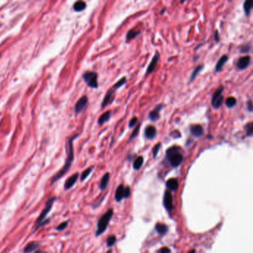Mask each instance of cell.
Instances as JSON below:
<instances>
[{"mask_svg":"<svg viewBox=\"0 0 253 253\" xmlns=\"http://www.w3.org/2000/svg\"><path fill=\"white\" fill-rule=\"evenodd\" d=\"M225 104L228 108H233L237 104V100L234 97H229L226 100Z\"/></svg>","mask_w":253,"mask_h":253,"instance_id":"28","label":"cell"},{"mask_svg":"<svg viewBox=\"0 0 253 253\" xmlns=\"http://www.w3.org/2000/svg\"><path fill=\"white\" fill-rule=\"evenodd\" d=\"M203 66H202V65H200V66H197L196 68H195L194 71H193L192 74H191V77H190V80H189V82H192V81L194 80V79H195V77H196L197 76H198V74H199L200 72L202 70H203Z\"/></svg>","mask_w":253,"mask_h":253,"instance_id":"27","label":"cell"},{"mask_svg":"<svg viewBox=\"0 0 253 253\" xmlns=\"http://www.w3.org/2000/svg\"><path fill=\"white\" fill-rule=\"evenodd\" d=\"M251 63V57L249 56H244V57H242L241 58L238 59V60L237 61L236 63V66L237 68L239 70H245L246 68H247L249 67V65Z\"/></svg>","mask_w":253,"mask_h":253,"instance_id":"9","label":"cell"},{"mask_svg":"<svg viewBox=\"0 0 253 253\" xmlns=\"http://www.w3.org/2000/svg\"><path fill=\"white\" fill-rule=\"evenodd\" d=\"M56 199H57L56 197H52V198H50V199H48V200H47L46 206H45V208L42 209V211L40 215H39V218H37V221H36V227H35V229H34V231L37 230L39 227H44L45 225H46V223H43V222H44L45 220H46L47 215H48V213L50 212V211L51 210L52 207H53V204L54 202L56 201Z\"/></svg>","mask_w":253,"mask_h":253,"instance_id":"4","label":"cell"},{"mask_svg":"<svg viewBox=\"0 0 253 253\" xmlns=\"http://www.w3.org/2000/svg\"><path fill=\"white\" fill-rule=\"evenodd\" d=\"M124 191H125V187L123 184H120L118 187H117L116 192H115V200L117 202H120L121 200L124 198Z\"/></svg>","mask_w":253,"mask_h":253,"instance_id":"19","label":"cell"},{"mask_svg":"<svg viewBox=\"0 0 253 253\" xmlns=\"http://www.w3.org/2000/svg\"><path fill=\"white\" fill-rule=\"evenodd\" d=\"M189 129H190L191 134L192 135V136H194L195 137H202L204 135V129L201 125H191Z\"/></svg>","mask_w":253,"mask_h":253,"instance_id":"12","label":"cell"},{"mask_svg":"<svg viewBox=\"0 0 253 253\" xmlns=\"http://www.w3.org/2000/svg\"><path fill=\"white\" fill-rule=\"evenodd\" d=\"M83 79L89 87L92 88H98V75L94 71H86L82 76Z\"/></svg>","mask_w":253,"mask_h":253,"instance_id":"5","label":"cell"},{"mask_svg":"<svg viewBox=\"0 0 253 253\" xmlns=\"http://www.w3.org/2000/svg\"><path fill=\"white\" fill-rule=\"evenodd\" d=\"M116 91L117 89L115 88H114L113 86H112L111 88H110V89L108 90V91L106 93V95L105 96L103 100H102V105H101L102 108H104L105 107H106L108 105L111 103L112 100L114 98V93Z\"/></svg>","mask_w":253,"mask_h":253,"instance_id":"8","label":"cell"},{"mask_svg":"<svg viewBox=\"0 0 253 253\" xmlns=\"http://www.w3.org/2000/svg\"><path fill=\"white\" fill-rule=\"evenodd\" d=\"M143 163H144V159L142 156L137 157V158H136V160L134 161V163H133L134 169H135V170H139V169L142 167Z\"/></svg>","mask_w":253,"mask_h":253,"instance_id":"26","label":"cell"},{"mask_svg":"<svg viewBox=\"0 0 253 253\" xmlns=\"http://www.w3.org/2000/svg\"><path fill=\"white\" fill-rule=\"evenodd\" d=\"M68 223H69V221L68 220H66V221H64L62 222V223L59 224L58 226H57V227H56V229H57V231H63L65 230L67 227H68Z\"/></svg>","mask_w":253,"mask_h":253,"instance_id":"34","label":"cell"},{"mask_svg":"<svg viewBox=\"0 0 253 253\" xmlns=\"http://www.w3.org/2000/svg\"><path fill=\"white\" fill-rule=\"evenodd\" d=\"M131 195V189L129 187H125V191H124V198H128L130 197Z\"/></svg>","mask_w":253,"mask_h":253,"instance_id":"38","label":"cell"},{"mask_svg":"<svg viewBox=\"0 0 253 253\" xmlns=\"http://www.w3.org/2000/svg\"><path fill=\"white\" fill-rule=\"evenodd\" d=\"M140 34V30H137L135 29L130 30L127 33V34H126V42L127 43L129 42V41H131V39H134L135 38H136Z\"/></svg>","mask_w":253,"mask_h":253,"instance_id":"23","label":"cell"},{"mask_svg":"<svg viewBox=\"0 0 253 253\" xmlns=\"http://www.w3.org/2000/svg\"><path fill=\"white\" fill-rule=\"evenodd\" d=\"M117 241V238L114 235H111L109 236L106 240V243H107V246L108 247H113L114 245L115 244Z\"/></svg>","mask_w":253,"mask_h":253,"instance_id":"31","label":"cell"},{"mask_svg":"<svg viewBox=\"0 0 253 253\" xmlns=\"http://www.w3.org/2000/svg\"><path fill=\"white\" fill-rule=\"evenodd\" d=\"M157 135H158V131H157L156 128L154 126H151V125L148 126L145 129V131H144V135L148 140H154L156 137Z\"/></svg>","mask_w":253,"mask_h":253,"instance_id":"13","label":"cell"},{"mask_svg":"<svg viewBox=\"0 0 253 253\" xmlns=\"http://www.w3.org/2000/svg\"><path fill=\"white\" fill-rule=\"evenodd\" d=\"M155 229H156L157 232H158L160 235H166V233L168 232V230H169L168 227L166 224L160 223H158L155 225Z\"/></svg>","mask_w":253,"mask_h":253,"instance_id":"22","label":"cell"},{"mask_svg":"<svg viewBox=\"0 0 253 253\" xmlns=\"http://www.w3.org/2000/svg\"><path fill=\"white\" fill-rule=\"evenodd\" d=\"M93 169H94V167L93 166H91V167L88 168L87 169H86V170L83 171V172L82 173V175H81V178H80L81 181H84V180H86L88 176H89L90 174L91 173L92 170H93Z\"/></svg>","mask_w":253,"mask_h":253,"instance_id":"30","label":"cell"},{"mask_svg":"<svg viewBox=\"0 0 253 253\" xmlns=\"http://www.w3.org/2000/svg\"><path fill=\"white\" fill-rule=\"evenodd\" d=\"M171 250L168 247H163L159 251V253H170Z\"/></svg>","mask_w":253,"mask_h":253,"instance_id":"40","label":"cell"},{"mask_svg":"<svg viewBox=\"0 0 253 253\" xmlns=\"http://www.w3.org/2000/svg\"><path fill=\"white\" fill-rule=\"evenodd\" d=\"M88 99L86 96H83V97H81L79 100L77 101V103L75 105V112L77 114L80 113L82 112L83 110L86 109V106H88Z\"/></svg>","mask_w":253,"mask_h":253,"instance_id":"10","label":"cell"},{"mask_svg":"<svg viewBox=\"0 0 253 253\" xmlns=\"http://www.w3.org/2000/svg\"><path fill=\"white\" fill-rule=\"evenodd\" d=\"M215 42H219L220 41V36L218 30H215Z\"/></svg>","mask_w":253,"mask_h":253,"instance_id":"41","label":"cell"},{"mask_svg":"<svg viewBox=\"0 0 253 253\" xmlns=\"http://www.w3.org/2000/svg\"><path fill=\"white\" fill-rule=\"evenodd\" d=\"M163 206L169 212H172L173 209H174V206H173V197L169 191H166L165 194H164Z\"/></svg>","mask_w":253,"mask_h":253,"instance_id":"7","label":"cell"},{"mask_svg":"<svg viewBox=\"0 0 253 253\" xmlns=\"http://www.w3.org/2000/svg\"><path fill=\"white\" fill-rule=\"evenodd\" d=\"M111 111H106L105 113L102 114L101 115L100 117H99L98 124L100 125V126H102V125H103L105 122H108V121L110 120V118H111Z\"/></svg>","mask_w":253,"mask_h":253,"instance_id":"21","label":"cell"},{"mask_svg":"<svg viewBox=\"0 0 253 253\" xmlns=\"http://www.w3.org/2000/svg\"><path fill=\"white\" fill-rule=\"evenodd\" d=\"M247 110L249 112H252L253 111V107H252V100H249L247 103Z\"/></svg>","mask_w":253,"mask_h":253,"instance_id":"39","label":"cell"},{"mask_svg":"<svg viewBox=\"0 0 253 253\" xmlns=\"http://www.w3.org/2000/svg\"><path fill=\"white\" fill-rule=\"evenodd\" d=\"M244 130L247 133V137H251L253 134V124L252 122H249V123L246 124L244 126Z\"/></svg>","mask_w":253,"mask_h":253,"instance_id":"29","label":"cell"},{"mask_svg":"<svg viewBox=\"0 0 253 253\" xmlns=\"http://www.w3.org/2000/svg\"><path fill=\"white\" fill-rule=\"evenodd\" d=\"M78 178H79L78 173H75V174L71 175V177H69V178L66 180V183H65L64 189H66V190H68V189H71V188L75 185L76 183H77V180H78Z\"/></svg>","mask_w":253,"mask_h":253,"instance_id":"14","label":"cell"},{"mask_svg":"<svg viewBox=\"0 0 253 253\" xmlns=\"http://www.w3.org/2000/svg\"><path fill=\"white\" fill-rule=\"evenodd\" d=\"M77 137V135H74L72 137L70 138V140H68V146H67V158L66 160V163H65L64 166L62 167V169L61 170H59L58 172L52 178L51 181H50V185L54 184V183L57 182L59 179L62 178L63 176H64L65 174L69 170V169L71 168L72 162H73L74 158V147H73V141Z\"/></svg>","mask_w":253,"mask_h":253,"instance_id":"1","label":"cell"},{"mask_svg":"<svg viewBox=\"0 0 253 253\" xmlns=\"http://www.w3.org/2000/svg\"><path fill=\"white\" fill-rule=\"evenodd\" d=\"M114 215V210L113 209H110L102 215L99 219L98 222H97V232H96V236L98 237L101 235L102 233L106 232V229H107L108 224L111 219L112 218V216Z\"/></svg>","mask_w":253,"mask_h":253,"instance_id":"3","label":"cell"},{"mask_svg":"<svg viewBox=\"0 0 253 253\" xmlns=\"http://www.w3.org/2000/svg\"><path fill=\"white\" fill-rule=\"evenodd\" d=\"M224 88L223 86H220L219 88H217V90L215 91V93L213 94L212 95V105L213 106V108H219L220 106H222L223 103V100L224 98L222 95V93L223 92Z\"/></svg>","mask_w":253,"mask_h":253,"instance_id":"6","label":"cell"},{"mask_svg":"<svg viewBox=\"0 0 253 253\" xmlns=\"http://www.w3.org/2000/svg\"><path fill=\"white\" fill-rule=\"evenodd\" d=\"M181 149L178 146H171L166 151V158L172 167H178L182 163L183 155L180 152Z\"/></svg>","mask_w":253,"mask_h":253,"instance_id":"2","label":"cell"},{"mask_svg":"<svg viewBox=\"0 0 253 253\" xmlns=\"http://www.w3.org/2000/svg\"><path fill=\"white\" fill-rule=\"evenodd\" d=\"M107 253H111V251H108V252H107Z\"/></svg>","mask_w":253,"mask_h":253,"instance_id":"44","label":"cell"},{"mask_svg":"<svg viewBox=\"0 0 253 253\" xmlns=\"http://www.w3.org/2000/svg\"><path fill=\"white\" fill-rule=\"evenodd\" d=\"M140 124L137 125L136 126V128H135V131H133L132 134L131 135V137H130V140H132V139L135 138L137 136V135H138L139 133V131H140Z\"/></svg>","mask_w":253,"mask_h":253,"instance_id":"37","label":"cell"},{"mask_svg":"<svg viewBox=\"0 0 253 253\" xmlns=\"http://www.w3.org/2000/svg\"><path fill=\"white\" fill-rule=\"evenodd\" d=\"M229 59V57L227 55H223L219 59V60L217 62L216 66H215V71L216 72H220L222 71L223 69L224 65L227 62Z\"/></svg>","mask_w":253,"mask_h":253,"instance_id":"18","label":"cell"},{"mask_svg":"<svg viewBox=\"0 0 253 253\" xmlns=\"http://www.w3.org/2000/svg\"><path fill=\"white\" fill-rule=\"evenodd\" d=\"M110 180V174L109 173H106L103 176H102V179H101L100 183V189L101 190H105L107 188V186L109 183Z\"/></svg>","mask_w":253,"mask_h":253,"instance_id":"20","label":"cell"},{"mask_svg":"<svg viewBox=\"0 0 253 253\" xmlns=\"http://www.w3.org/2000/svg\"><path fill=\"white\" fill-rule=\"evenodd\" d=\"M163 107V105L160 104L158 106H157L156 107L154 110H152L151 111H150L149 117L150 119V120L153 121V122H155V121L158 120L159 118H160V112L161 111V109Z\"/></svg>","mask_w":253,"mask_h":253,"instance_id":"15","label":"cell"},{"mask_svg":"<svg viewBox=\"0 0 253 253\" xmlns=\"http://www.w3.org/2000/svg\"><path fill=\"white\" fill-rule=\"evenodd\" d=\"M40 243L37 241H31L28 243V244L23 249V252L24 253H31L33 252H35L37 250L38 247H39Z\"/></svg>","mask_w":253,"mask_h":253,"instance_id":"16","label":"cell"},{"mask_svg":"<svg viewBox=\"0 0 253 253\" xmlns=\"http://www.w3.org/2000/svg\"><path fill=\"white\" fill-rule=\"evenodd\" d=\"M253 8V2L252 0H247L243 3V10H244L245 14L247 17H249L250 14L251 10Z\"/></svg>","mask_w":253,"mask_h":253,"instance_id":"24","label":"cell"},{"mask_svg":"<svg viewBox=\"0 0 253 253\" xmlns=\"http://www.w3.org/2000/svg\"><path fill=\"white\" fill-rule=\"evenodd\" d=\"M251 45L250 44H246L242 46L241 48H240V52L242 54H248L249 51L251 50Z\"/></svg>","mask_w":253,"mask_h":253,"instance_id":"33","label":"cell"},{"mask_svg":"<svg viewBox=\"0 0 253 253\" xmlns=\"http://www.w3.org/2000/svg\"><path fill=\"white\" fill-rule=\"evenodd\" d=\"M137 122H138V119H137V117H132V118L131 119L129 122V129H132V128L135 127V126H136Z\"/></svg>","mask_w":253,"mask_h":253,"instance_id":"36","label":"cell"},{"mask_svg":"<svg viewBox=\"0 0 253 253\" xmlns=\"http://www.w3.org/2000/svg\"><path fill=\"white\" fill-rule=\"evenodd\" d=\"M86 8V3L83 1H78L77 2H75V4L74 5V10L75 11H82V10H84Z\"/></svg>","mask_w":253,"mask_h":253,"instance_id":"25","label":"cell"},{"mask_svg":"<svg viewBox=\"0 0 253 253\" xmlns=\"http://www.w3.org/2000/svg\"><path fill=\"white\" fill-rule=\"evenodd\" d=\"M126 83V78L125 77H122L120 79H119V80L117 81L114 85L113 87L115 88L117 90L119 88L122 87V86H124Z\"/></svg>","mask_w":253,"mask_h":253,"instance_id":"32","label":"cell"},{"mask_svg":"<svg viewBox=\"0 0 253 253\" xmlns=\"http://www.w3.org/2000/svg\"><path fill=\"white\" fill-rule=\"evenodd\" d=\"M34 253H47V252H42V251H35Z\"/></svg>","mask_w":253,"mask_h":253,"instance_id":"42","label":"cell"},{"mask_svg":"<svg viewBox=\"0 0 253 253\" xmlns=\"http://www.w3.org/2000/svg\"><path fill=\"white\" fill-rule=\"evenodd\" d=\"M166 185L168 189H170L171 191H177L179 187V183H178V179H176V178L169 179V180H167V182H166Z\"/></svg>","mask_w":253,"mask_h":253,"instance_id":"17","label":"cell"},{"mask_svg":"<svg viewBox=\"0 0 253 253\" xmlns=\"http://www.w3.org/2000/svg\"><path fill=\"white\" fill-rule=\"evenodd\" d=\"M159 59H160V54L158 52H156V54H155L153 58L151 59V61L149 63V66H148L147 70H146V75H149L155 71V68H156L157 66H158Z\"/></svg>","mask_w":253,"mask_h":253,"instance_id":"11","label":"cell"},{"mask_svg":"<svg viewBox=\"0 0 253 253\" xmlns=\"http://www.w3.org/2000/svg\"><path fill=\"white\" fill-rule=\"evenodd\" d=\"M160 148H161V143H159L156 144V145L155 146V147L153 148L152 149V153H153V157L154 158H155L157 157V155H158V152L159 151H160Z\"/></svg>","mask_w":253,"mask_h":253,"instance_id":"35","label":"cell"},{"mask_svg":"<svg viewBox=\"0 0 253 253\" xmlns=\"http://www.w3.org/2000/svg\"><path fill=\"white\" fill-rule=\"evenodd\" d=\"M188 253H195V249H192V250H191L190 252H188Z\"/></svg>","mask_w":253,"mask_h":253,"instance_id":"43","label":"cell"}]
</instances>
